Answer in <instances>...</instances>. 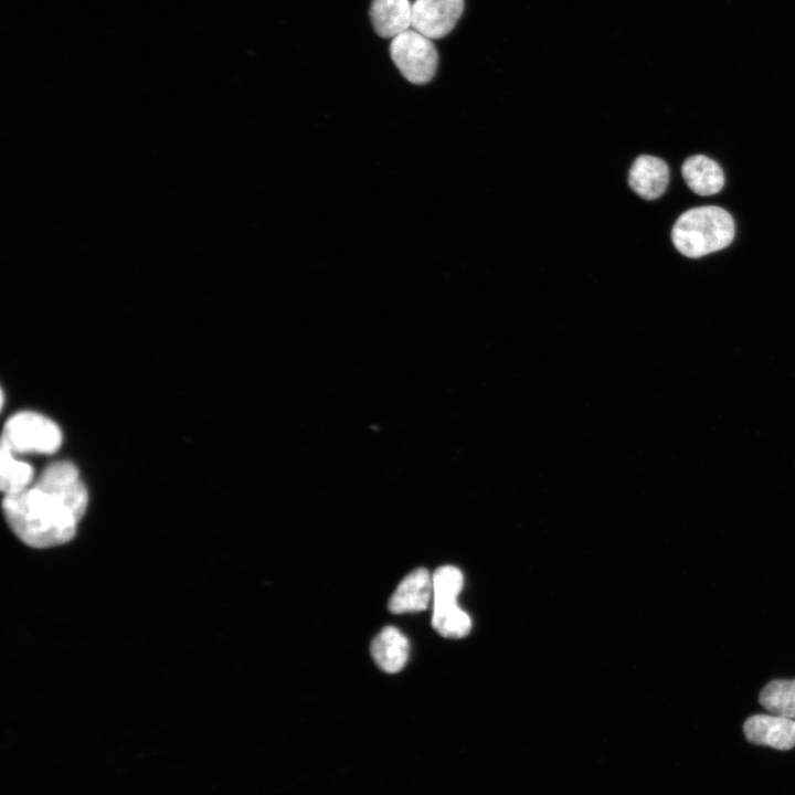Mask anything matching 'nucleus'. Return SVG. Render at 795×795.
Masks as SVG:
<instances>
[{
    "mask_svg": "<svg viewBox=\"0 0 795 795\" xmlns=\"http://www.w3.org/2000/svg\"><path fill=\"white\" fill-rule=\"evenodd\" d=\"M390 53L396 67L411 83L425 84L436 72L437 51L431 39L415 30H406L394 36Z\"/></svg>",
    "mask_w": 795,
    "mask_h": 795,
    "instance_id": "4",
    "label": "nucleus"
},
{
    "mask_svg": "<svg viewBox=\"0 0 795 795\" xmlns=\"http://www.w3.org/2000/svg\"><path fill=\"white\" fill-rule=\"evenodd\" d=\"M744 735L751 743L777 750L795 746V719L767 714L751 716L743 725Z\"/></svg>",
    "mask_w": 795,
    "mask_h": 795,
    "instance_id": "6",
    "label": "nucleus"
},
{
    "mask_svg": "<svg viewBox=\"0 0 795 795\" xmlns=\"http://www.w3.org/2000/svg\"><path fill=\"white\" fill-rule=\"evenodd\" d=\"M432 625L442 636L460 638L471 627L470 617L458 605L457 601L433 603Z\"/></svg>",
    "mask_w": 795,
    "mask_h": 795,
    "instance_id": "12",
    "label": "nucleus"
},
{
    "mask_svg": "<svg viewBox=\"0 0 795 795\" xmlns=\"http://www.w3.org/2000/svg\"><path fill=\"white\" fill-rule=\"evenodd\" d=\"M87 504V489L77 468L70 462H56L34 484L4 495L2 510L23 543L42 549L71 541Z\"/></svg>",
    "mask_w": 795,
    "mask_h": 795,
    "instance_id": "1",
    "label": "nucleus"
},
{
    "mask_svg": "<svg viewBox=\"0 0 795 795\" xmlns=\"http://www.w3.org/2000/svg\"><path fill=\"white\" fill-rule=\"evenodd\" d=\"M681 172L689 189L699 195L716 194L724 184L721 167L714 160L702 155L686 159Z\"/></svg>",
    "mask_w": 795,
    "mask_h": 795,
    "instance_id": "11",
    "label": "nucleus"
},
{
    "mask_svg": "<svg viewBox=\"0 0 795 795\" xmlns=\"http://www.w3.org/2000/svg\"><path fill=\"white\" fill-rule=\"evenodd\" d=\"M0 486L4 495L23 490L32 484L34 470L31 465L15 458L4 446H1Z\"/></svg>",
    "mask_w": 795,
    "mask_h": 795,
    "instance_id": "14",
    "label": "nucleus"
},
{
    "mask_svg": "<svg viewBox=\"0 0 795 795\" xmlns=\"http://www.w3.org/2000/svg\"><path fill=\"white\" fill-rule=\"evenodd\" d=\"M432 597V575L420 568L400 582L389 601V610L394 614L420 612L427 608Z\"/></svg>",
    "mask_w": 795,
    "mask_h": 795,
    "instance_id": "7",
    "label": "nucleus"
},
{
    "mask_svg": "<svg viewBox=\"0 0 795 795\" xmlns=\"http://www.w3.org/2000/svg\"><path fill=\"white\" fill-rule=\"evenodd\" d=\"M734 237V221L720 206L683 212L674 224L671 240L682 255L697 258L727 247Z\"/></svg>",
    "mask_w": 795,
    "mask_h": 795,
    "instance_id": "2",
    "label": "nucleus"
},
{
    "mask_svg": "<svg viewBox=\"0 0 795 795\" xmlns=\"http://www.w3.org/2000/svg\"><path fill=\"white\" fill-rule=\"evenodd\" d=\"M759 702L772 714L795 719V679H775L761 690Z\"/></svg>",
    "mask_w": 795,
    "mask_h": 795,
    "instance_id": "13",
    "label": "nucleus"
},
{
    "mask_svg": "<svg viewBox=\"0 0 795 795\" xmlns=\"http://www.w3.org/2000/svg\"><path fill=\"white\" fill-rule=\"evenodd\" d=\"M409 640L395 627H384L371 643V656L385 672H398L406 664Z\"/></svg>",
    "mask_w": 795,
    "mask_h": 795,
    "instance_id": "10",
    "label": "nucleus"
},
{
    "mask_svg": "<svg viewBox=\"0 0 795 795\" xmlns=\"http://www.w3.org/2000/svg\"><path fill=\"white\" fill-rule=\"evenodd\" d=\"M433 603L457 601L464 577L459 569L453 565L438 568L432 574Z\"/></svg>",
    "mask_w": 795,
    "mask_h": 795,
    "instance_id": "15",
    "label": "nucleus"
},
{
    "mask_svg": "<svg viewBox=\"0 0 795 795\" xmlns=\"http://www.w3.org/2000/svg\"><path fill=\"white\" fill-rule=\"evenodd\" d=\"M463 9L464 0H415L412 26L428 39H441L453 30Z\"/></svg>",
    "mask_w": 795,
    "mask_h": 795,
    "instance_id": "5",
    "label": "nucleus"
},
{
    "mask_svg": "<svg viewBox=\"0 0 795 795\" xmlns=\"http://www.w3.org/2000/svg\"><path fill=\"white\" fill-rule=\"evenodd\" d=\"M62 444L59 426L49 417L35 412H20L4 424L1 446L15 454H52Z\"/></svg>",
    "mask_w": 795,
    "mask_h": 795,
    "instance_id": "3",
    "label": "nucleus"
},
{
    "mask_svg": "<svg viewBox=\"0 0 795 795\" xmlns=\"http://www.w3.org/2000/svg\"><path fill=\"white\" fill-rule=\"evenodd\" d=\"M370 19L382 38H394L412 26V4L409 0H372Z\"/></svg>",
    "mask_w": 795,
    "mask_h": 795,
    "instance_id": "9",
    "label": "nucleus"
},
{
    "mask_svg": "<svg viewBox=\"0 0 795 795\" xmlns=\"http://www.w3.org/2000/svg\"><path fill=\"white\" fill-rule=\"evenodd\" d=\"M632 190L645 200H655L664 194L669 183V168L657 157L643 155L635 159L629 172Z\"/></svg>",
    "mask_w": 795,
    "mask_h": 795,
    "instance_id": "8",
    "label": "nucleus"
}]
</instances>
